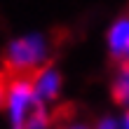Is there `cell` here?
I'll use <instances>...</instances> for the list:
<instances>
[{"mask_svg":"<svg viewBox=\"0 0 129 129\" xmlns=\"http://www.w3.org/2000/svg\"><path fill=\"white\" fill-rule=\"evenodd\" d=\"M3 115L7 129H54L56 124L54 108L38 99L31 80L24 75L7 78Z\"/></svg>","mask_w":129,"mask_h":129,"instance_id":"6da1fadb","label":"cell"},{"mask_svg":"<svg viewBox=\"0 0 129 129\" xmlns=\"http://www.w3.org/2000/svg\"><path fill=\"white\" fill-rule=\"evenodd\" d=\"M5 85L7 78H0V113H3V103H5Z\"/></svg>","mask_w":129,"mask_h":129,"instance_id":"9c48e42d","label":"cell"},{"mask_svg":"<svg viewBox=\"0 0 129 129\" xmlns=\"http://www.w3.org/2000/svg\"><path fill=\"white\" fill-rule=\"evenodd\" d=\"M110 94L120 108H129V63H117V71L110 82Z\"/></svg>","mask_w":129,"mask_h":129,"instance_id":"5b68a950","label":"cell"},{"mask_svg":"<svg viewBox=\"0 0 129 129\" xmlns=\"http://www.w3.org/2000/svg\"><path fill=\"white\" fill-rule=\"evenodd\" d=\"M106 49L115 63H129V14L117 17L106 31Z\"/></svg>","mask_w":129,"mask_h":129,"instance_id":"277c9868","label":"cell"},{"mask_svg":"<svg viewBox=\"0 0 129 129\" xmlns=\"http://www.w3.org/2000/svg\"><path fill=\"white\" fill-rule=\"evenodd\" d=\"M120 124H122V129H129V108L120 113Z\"/></svg>","mask_w":129,"mask_h":129,"instance_id":"ba28073f","label":"cell"},{"mask_svg":"<svg viewBox=\"0 0 129 129\" xmlns=\"http://www.w3.org/2000/svg\"><path fill=\"white\" fill-rule=\"evenodd\" d=\"M54 129H94L92 122H85L80 117H66V120H56Z\"/></svg>","mask_w":129,"mask_h":129,"instance_id":"8992f818","label":"cell"},{"mask_svg":"<svg viewBox=\"0 0 129 129\" xmlns=\"http://www.w3.org/2000/svg\"><path fill=\"white\" fill-rule=\"evenodd\" d=\"M28 80H31V87L38 94V99L42 103L52 106V108H56V103L63 96V75H61V71L54 68L52 63H47V66L38 68L33 75H28Z\"/></svg>","mask_w":129,"mask_h":129,"instance_id":"3957f363","label":"cell"},{"mask_svg":"<svg viewBox=\"0 0 129 129\" xmlns=\"http://www.w3.org/2000/svg\"><path fill=\"white\" fill-rule=\"evenodd\" d=\"M52 56V40L42 33H24L7 42L3 63L7 75H33L38 68L47 66Z\"/></svg>","mask_w":129,"mask_h":129,"instance_id":"7a4b0ae2","label":"cell"},{"mask_svg":"<svg viewBox=\"0 0 129 129\" xmlns=\"http://www.w3.org/2000/svg\"><path fill=\"white\" fill-rule=\"evenodd\" d=\"M92 127L94 129H122L120 115H101L96 122H92Z\"/></svg>","mask_w":129,"mask_h":129,"instance_id":"52a82bcc","label":"cell"}]
</instances>
